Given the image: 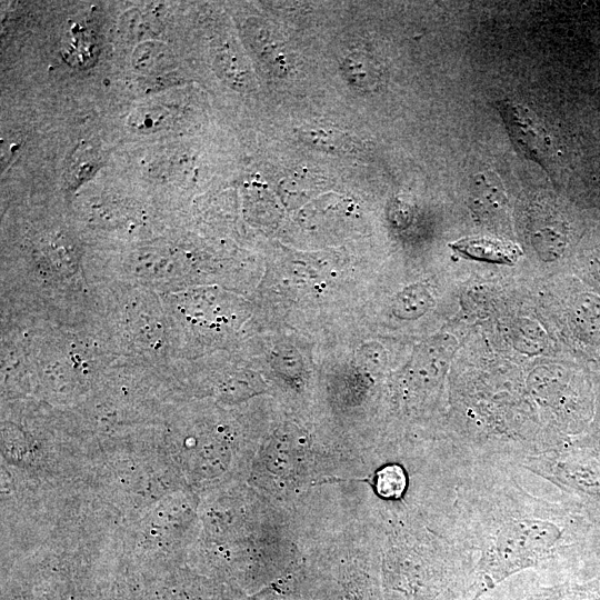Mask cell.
<instances>
[{
  "label": "cell",
  "instance_id": "ba28073f",
  "mask_svg": "<svg viewBox=\"0 0 600 600\" xmlns=\"http://www.w3.org/2000/svg\"><path fill=\"white\" fill-rule=\"evenodd\" d=\"M342 70L349 82L360 90H371L379 80L377 64L363 53L348 56L342 63Z\"/></svg>",
  "mask_w": 600,
  "mask_h": 600
},
{
  "label": "cell",
  "instance_id": "5b68a950",
  "mask_svg": "<svg viewBox=\"0 0 600 600\" xmlns=\"http://www.w3.org/2000/svg\"><path fill=\"white\" fill-rule=\"evenodd\" d=\"M571 321L580 340L600 347V297L581 292L571 302Z\"/></svg>",
  "mask_w": 600,
  "mask_h": 600
},
{
  "label": "cell",
  "instance_id": "8fae6325",
  "mask_svg": "<svg viewBox=\"0 0 600 600\" xmlns=\"http://www.w3.org/2000/svg\"><path fill=\"white\" fill-rule=\"evenodd\" d=\"M302 139L318 149L327 152L344 151L349 147L348 138L338 130L327 128H307L301 132Z\"/></svg>",
  "mask_w": 600,
  "mask_h": 600
},
{
  "label": "cell",
  "instance_id": "4fadbf2b",
  "mask_svg": "<svg viewBox=\"0 0 600 600\" xmlns=\"http://www.w3.org/2000/svg\"><path fill=\"white\" fill-rule=\"evenodd\" d=\"M590 273L600 284V252L590 260Z\"/></svg>",
  "mask_w": 600,
  "mask_h": 600
},
{
  "label": "cell",
  "instance_id": "6da1fadb",
  "mask_svg": "<svg viewBox=\"0 0 600 600\" xmlns=\"http://www.w3.org/2000/svg\"><path fill=\"white\" fill-rule=\"evenodd\" d=\"M518 464L462 459L456 487V518L477 562L479 600L526 570L600 568V529L563 496L549 499L523 486Z\"/></svg>",
  "mask_w": 600,
  "mask_h": 600
},
{
  "label": "cell",
  "instance_id": "9c48e42d",
  "mask_svg": "<svg viewBox=\"0 0 600 600\" xmlns=\"http://www.w3.org/2000/svg\"><path fill=\"white\" fill-rule=\"evenodd\" d=\"M377 491L380 497L397 500L404 496L408 488V476L403 467L391 463L377 473Z\"/></svg>",
  "mask_w": 600,
  "mask_h": 600
},
{
  "label": "cell",
  "instance_id": "8992f818",
  "mask_svg": "<svg viewBox=\"0 0 600 600\" xmlns=\"http://www.w3.org/2000/svg\"><path fill=\"white\" fill-rule=\"evenodd\" d=\"M451 247L466 258L492 263L513 264L520 256L513 243L490 238L462 239Z\"/></svg>",
  "mask_w": 600,
  "mask_h": 600
},
{
  "label": "cell",
  "instance_id": "3957f363",
  "mask_svg": "<svg viewBox=\"0 0 600 600\" xmlns=\"http://www.w3.org/2000/svg\"><path fill=\"white\" fill-rule=\"evenodd\" d=\"M479 600H600V568H539L517 573Z\"/></svg>",
  "mask_w": 600,
  "mask_h": 600
},
{
  "label": "cell",
  "instance_id": "7a4b0ae2",
  "mask_svg": "<svg viewBox=\"0 0 600 600\" xmlns=\"http://www.w3.org/2000/svg\"><path fill=\"white\" fill-rule=\"evenodd\" d=\"M519 466L577 502L600 529L599 431L568 439L556 448L526 458Z\"/></svg>",
  "mask_w": 600,
  "mask_h": 600
},
{
  "label": "cell",
  "instance_id": "30bf717a",
  "mask_svg": "<svg viewBox=\"0 0 600 600\" xmlns=\"http://www.w3.org/2000/svg\"><path fill=\"white\" fill-rule=\"evenodd\" d=\"M100 167V158L97 150L83 143L72 153L68 167V180L79 184L89 179Z\"/></svg>",
  "mask_w": 600,
  "mask_h": 600
},
{
  "label": "cell",
  "instance_id": "277c9868",
  "mask_svg": "<svg viewBox=\"0 0 600 600\" xmlns=\"http://www.w3.org/2000/svg\"><path fill=\"white\" fill-rule=\"evenodd\" d=\"M500 110L516 146L531 159L542 161L548 152L549 140L541 124L529 110L517 104L504 102Z\"/></svg>",
  "mask_w": 600,
  "mask_h": 600
},
{
  "label": "cell",
  "instance_id": "52a82bcc",
  "mask_svg": "<svg viewBox=\"0 0 600 600\" xmlns=\"http://www.w3.org/2000/svg\"><path fill=\"white\" fill-rule=\"evenodd\" d=\"M433 306L429 291L414 284L401 291L393 303V312L402 319H416L426 313Z\"/></svg>",
  "mask_w": 600,
  "mask_h": 600
},
{
  "label": "cell",
  "instance_id": "7c38bea8",
  "mask_svg": "<svg viewBox=\"0 0 600 600\" xmlns=\"http://www.w3.org/2000/svg\"><path fill=\"white\" fill-rule=\"evenodd\" d=\"M137 49L133 61L138 69L150 71L166 64L167 51L164 48L154 43H144Z\"/></svg>",
  "mask_w": 600,
  "mask_h": 600
}]
</instances>
